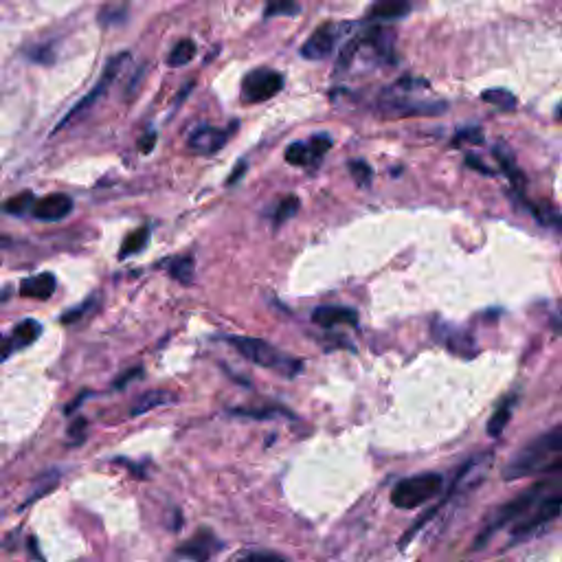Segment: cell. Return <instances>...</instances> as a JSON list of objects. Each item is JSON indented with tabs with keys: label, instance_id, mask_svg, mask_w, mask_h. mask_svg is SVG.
Segmentation results:
<instances>
[{
	"label": "cell",
	"instance_id": "obj_14",
	"mask_svg": "<svg viewBox=\"0 0 562 562\" xmlns=\"http://www.w3.org/2000/svg\"><path fill=\"white\" fill-rule=\"evenodd\" d=\"M55 286H58V281H55V277L51 273H40L36 277H29L25 279L20 284V295L22 297H27V299H49L53 292H55Z\"/></svg>",
	"mask_w": 562,
	"mask_h": 562
},
{
	"label": "cell",
	"instance_id": "obj_29",
	"mask_svg": "<svg viewBox=\"0 0 562 562\" xmlns=\"http://www.w3.org/2000/svg\"><path fill=\"white\" fill-rule=\"evenodd\" d=\"M233 562H286L284 558H279L275 554H262V552H244L238 558H233Z\"/></svg>",
	"mask_w": 562,
	"mask_h": 562
},
{
	"label": "cell",
	"instance_id": "obj_1",
	"mask_svg": "<svg viewBox=\"0 0 562 562\" xmlns=\"http://www.w3.org/2000/svg\"><path fill=\"white\" fill-rule=\"evenodd\" d=\"M562 468V426L538 435L536 440L525 444L512 462L505 466L503 479L516 481L527 475H558Z\"/></svg>",
	"mask_w": 562,
	"mask_h": 562
},
{
	"label": "cell",
	"instance_id": "obj_9",
	"mask_svg": "<svg viewBox=\"0 0 562 562\" xmlns=\"http://www.w3.org/2000/svg\"><path fill=\"white\" fill-rule=\"evenodd\" d=\"M336 38H339V29H336L334 25H325L319 31H314L312 36L306 40V44H303V49H301V55L306 60L330 58L334 51Z\"/></svg>",
	"mask_w": 562,
	"mask_h": 562
},
{
	"label": "cell",
	"instance_id": "obj_28",
	"mask_svg": "<svg viewBox=\"0 0 562 562\" xmlns=\"http://www.w3.org/2000/svg\"><path fill=\"white\" fill-rule=\"evenodd\" d=\"M306 145H308V150L312 154V159L319 161L321 156L328 154V150L332 148V139L328 137V134H317V137H312Z\"/></svg>",
	"mask_w": 562,
	"mask_h": 562
},
{
	"label": "cell",
	"instance_id": "obj_35",
	"mask_svg": "<svg viewBox=\"0 0 562 562\" xmlns=\"http://www.w3.org/2000/svg\"><path fill=\"white\" fill-rule=\"evenodd\" d=\"M466 163H468V165H472V167H475V170L483 172V174H492V172H488V170H486V167H483V163H481L479 159H472V156H468V161H466Z\"/></svg>",
	"mask_w": 562,
	"mask_h": 562
},
{
	"label": "cell",
	"instance_id": "obj_23",
	"mask_svg": "<svg viewBox=\"0 0 562 562\" xmlns=\"http://www.w3.org/2000/svg\"><path fill=\"white\" fill-rule=\"evenodd\" d=\"M33 207V194L31 191H22V194L14 196V198H9L5 202V207L3 211L5 213H11V216H25V213Z\"/></svg>",
	"mask_w": 562,
	"mask_h": 562
},
{
	"label": "cell",
	"instance_id": "obj_6",
	"mask_svg": "<svg viewBox=\"0 0 562 562\" xmlns=\"http://www.w3.org/2000/svg\"><path fill=\"white\" fill-rule=\"evenodd\" d=\"M284 88V77L273 69H255L246 73L242 82V101L244 104H262L273 99Z\"/></svg>",
	"mask_w": 562,
	"mask_h": 562
},
{
	"label": "cell",
	"instance_id": "obj_10",
	"mask_svg": "<svg viewBox=\"0 0 562 562\" xmlns=\"http://www.w3.org/2000/svg\"><path fill=\"white\" fill-rule=\"evenodd\" d=\"M73 211V200L66 196V194H51V196H44L42 200L33 202L31 213L33 218L44 220V222H55V220H62L69 216Z\"/></svg>",
	"mask_w": 562,
	"mask_h": 562
},
{
	"label": "cell",
	"instance_id": "obj_31",
	"mask_svg": "<svg viewBox=\"0 0 562 562\" xmlns=\"http://www.w3.org/2000/svg\"><path fill=\"white\" fill-rule=\"evenodd\" d=\"M91 306H93V301H86V303H84V306H80V308H77V310L66 312V314H64V317H62V321H64V323H73V321H77V319H80V317H82V314H84V312H86L88 308H91Z\"/></svg>",
	"mask_w": 562,
	"mask_h": 562
},
{
	"label": "cell",
	"instance_id": "obj_26",
	"mask_svg": "<svg viewBox=\"0 0 562 562\" xmlns=\"http://www.w3.org/2000/svg\"><path fill=\"white\" fill-rule=\"evenodd\" d=\"M297 211H299V198L297 196L281 198V202L277 205V211H275V224H284L286 220L295 216Z\"/></svg>",
	"mask_w": 562,
	"mask_h": 562
},
{
	"label": "cell",
	"instance_id": "obj_27",
	"mask_svg": "<svg viewBox=\"0 0 562 562\" xmlns=\"http://www.w3.org/2000/svg\"><path fill=\"white\" fill-rule=\"evenodd\" d=\"M350 172H352V178H354L358 187H367L369 183H372V178H374L372 167H369L365 161H352L350 163Z\"/></svg>",
	"mask_w": 562,
	"mask_h": 562
},
{
	"label": "cell",
	"instance_id": "obj_18",
	"mask_svg": "<svg viewBox=\"0 0 562 562\" xmlns=\"http://www.w3.org/2000/svg\"><path fill=\"white\" fill-rule=\"evenodd\" d=\"M514 407H516V396L505 400L501 407L492 413V418L488 422V435L490 437H499L505 431V426H508L512 413H514Z\"/></svg>",
	"mask_w": 562,
	"mask_h": 562
},
{
	"label": "cell",
	"instance_id": "obj_8",
	"mask_svg": "<svg viewBox=\"0 0 562 562\" xmlns=\"http://www.w3.org/2000/svg\"><path fill=\"white\" fill-rule=\"evenodd\" d=\"M222 547L224 545L216 534L209 530H200L194 538H189L187 543L178 547V556L189 558L194 562H209L218 552H222Z\"/></svg>",
	"mask_w": 562,
	"mask_h": 562
},
{
	"label": "cell",
	"instance_id": "obj_36",
	"mask_svg": "<svg viewBox=\"0 0 562 562\" xmlns=\"http://www.w3.org/2000/svg\"><path fill=\"white\" fill-rule=\"evenodd\" d=\"M139 374H141V369H134V372H130L126 378H121V380L117 382V387H123V385H126V382H130L134 376H139Z\"/></svg>",
	"mask_w": 562,
	"mask_h": 562
},
{
	"label": "cell",
	"instance_id": "obj_24",
	"mask_svg": "<svg viewBox=\"0 0 562 562\" xmlns=\"http://www.w3.org/2000/svg\"><path fill=\"white\" fill-rule=\"evenodd\" d=\"M483 101L499 106L501 110H514L516 108V97L510 91H503V88H492V91H486V93H483Z\"/></svg>",
	"mask_w": 562,
	"mask_h": 562
},
{
	"label": "cell",
	"instance_id": "obj_25",
	"mask_svg": "<svg viewBox=\"0 0 562 562\" xmlns=\"http://www.w3.org/2000/svg\"><path fill=\"white\" fill-rule=\"evenodd\" d=\"M286 161H288L290 165L303 167V165H310L314 159H312V154H310L306 143H292L290 148L286 150Z\"/></svg>",
	"mask_w": 562,
	"mask_h": 562
},
{
	"label": "cell",
	"instance_id": "obj_38",
	"mask_svg": "<svg viewBox=\"0 0 562 562\" xmlns=\"http://www.w3.org/2000/svg\"><path fill=\"white\" fill-rule=\"evenodd\" d=\"M5 242H7V240H3V238H0V244H5Z\"/></svg>",
	"mask_w": 562,
	"mask_h": 562
},
{
	"label": "cell",
	"instance_id": "obj_7",
	"mask_svg": "<svg viewBox=\"0 0 562 562\" xmlns=\"http://www.w3.org/2000/svg\"><path fill=\"white\" fill-rule=\"evenodd\" d=\"M126 60H128V53H119V55H117V58H112V60L108 62V66H106V69H104V73H101L99 82L95 84V88H93V91H91V93H88V95H86V97H84V99L80 101V104H77V106H75V108H73V110L69 112V115H66V117H64V119H62V121L58 123V128H55V130H62L64 126H69V123H71L73 119H77V117H80V115H82V112L91 110V108H93V106L97 104V101H99L101 97H104V95L108 93V88L112 86V82H115V77L119 75L121 66H123V62H126Z\"/></svg>",
	"mask_w": 562,
	"mask_h": 562
},
{
	"label": "cell",
	"instance_id": "obj_4",
	"mask_svg": "<svg viewBox=\"0 0 562 562\" xmlns=\"http://www.w3.org/2000/svg\"><path fill=\"white\" fill-rule=\"evenodd\" d=\"M552 486V483L549 481H545V483H536V486H532L530 490L527 492H523L521 497H516V499H512L510 503H505V505H501L499 508V512L494 514V519L483 527L481 530V534L477 536V541H475V549H481V547H486V543L490 541V538L497 534L499 530H503V527H508L512 521H519V519H523V516L530 512L534 505L543 499V490L545 488H549ZM547 497V494H545Z\"/></svg>",
	"mask_w": 562,
	"mask_h": 562
},
{
	"label": "cell",
	"instance_id": "obj_16",
	"mask_svg": "<svg viewBox=\"0 0 562 562\" xmlns=\"http://www.w3.org/2000/svg\"><path fill=\"white\" fill-rule=\"evenodd\" d=\"M42 334V325L33 319L20 321L14 334H11V343H14V350H22V347H29L31 343H36Z\"/></svg>",
	"mask_w": 562,
	"mask_h": 562
},
{
	"label": "cell",
	"instance_id": "obj_19",
	"mask_svg": "<svg viewBox=\"0 0 562 562\" xmlns=\"http://www.w3.org/2000/svg\"><path fill=\"white\" fill-rule=\"evenodd\" d=\"M148 240H150V229L148 227H141L137 231H132L128 238H126V242H123L121 251H119V257L123 260V257H130V255L141 253L145 246H148Z\"/></svg>",
	"mask_w": 562,
	"mask_h": 562
},
{
	"label": "cell",
	"instance_id": "obj_2",
	"mask_svg": "<svg viewBox=\"0 0 562 562\" xmlns=\"http://www.w3.org/2000/svg\"><path fill=\"white\" fill-rule=\"evenodd\" d=\"M229 345H233L235 352L246 358V361H251L253 365L273 369V372L284 374L288 378L297 376L303 367L299 358L284 354L281 350H277L275 345L266 343L262 339H251V336H231Z\"/></svg>",
	"mask_w": 562,
	"mask_h": 562
},
{
	"label": "cell",
	"instance_id": "obj_12",
	"mask_svg": "<svg viewBox=\"0 0 562 562\" xmlns=\"http://www.w3.org/2000/svg\"><path fill=\"white\" fill-rule=\"evenodd\" d=\"M435 336H437V341H442L453 354L466 356V358L477 354V347H475V341H472V336L462 332V330H457V328H451V325L437 323L435 325Z\"/></svg>",
	"mask_w": 562,
	"mask_h": 562
},
{
	"label": "cell",
	"instance_id": "obj_15",
	"mask_svg": "<svg viewBox=\"0 0 562 562\" xmlns=\"http://www.w3.org/2000/svg\"><path fill=\"white\" fill-rule=\"evenodd\" d=\"M411 11L409 0H376L369 9V16L376 20H398Z\"/></svg>",
	"mask_w": 562,
	"mask_h": 562
},
{
	"label": "cell",
	"instance_id": "obj_5",
	"mask_svg": "<svg viewBox=\"0 0 562 562\" xmlns=\"http://www.w3.org/2000/svg\"><path fill=\"white\" fill-rule=\"evenodd\" d=\"M560 510H562V497H560V490H556L549 494V497L538 501L534 508L512 527V543H521L527 541V538L536 536L543 527L558 519Z\"/></svg>",
	"mask_w": 562,
	"mask_h": 562
},
{
	"label": "cell",
	"instance_id": "obj_34",
	"mask_svg": "<svg viewBox=\"0 0 562 562\" xmlns=\"http://www.w3.org/2000/svg\"><path fill=\"white\" fill-rule=\"evenodd\" d=\"M84 426H86V422L84 420H77L73 426H71V437H77V433H80V437H82V433H84Z\"/></svg>",
	"mask_w": 562,
	"mask_h": 562
},
{
	"label": "cell",
	"instance_id": "obj_21",
	"mask_svg": "<svg viewBox=\"0 0 562 562\" xmlns=\"http://www.w3.org/2000/svg\"><path fill=\"white\" fill-rule=\"evenodd\" d=\"M194 268H196L194 257H176V260L170 264V275L176 281H181V284H191V279H194Z\"/></svg>",
	"mask_w": 562,
	"mask_h": 562
},
{
	"label": "cell",
	"instance_id": "obj_20",
	"mask_svg": "<svg viewBox=\"0 0 562 562\" xmlns=\"http://www.w3.org/2000/svg\"><path fill=\"white\" fill-rule=\"evenodd\" d=\"M194 55H196V44L191 40H181L172 49V53L167 55V64H170V66H185V64L194 60Z\"/></svg>",
	"mask_w": 562,
	"mask_h": 562
},
{
	"label": "cell",
	"instance_id": "obj_37",
	"mask_svg": "<svg viewBox=\"0 0 562 562\" xmlns=\"http://www.w3.org/2000/svg\"><path fill=\"white\" fill-rule=\"evenodd\" d=\"M242 172H244V163H240V165H238V170H235V174L229 178V185H233L235 181H238V178L242 176Z\"/></svg>",
	"mask_w": 562,
	"mask_h": 562
},
{
	"label": "cell",
	"instance_id": "obj_22",
	"mask_svg": "<svg viewBox=\"0 0 562 562\" xmlns=\"http://www.w3.org/2000/svg\"><path fill=\"white\" fill-rule=\"evenodd\" d=\"M301 11V5L297 0H268L266 5V18H273V16H297Z\"/></svg>",
	"mask_w": 562,
	"mask_h": 562
},
{
	"label": "cell",
	"instance_id": "obj_11",
	"mask_svg": "<svg viewBox=\"0 0 562 562\" xmlns=\"http://www.w3.org/2000/svg\"><path fill=\"white\" fill-rule=\"evenodd\" d=\"M227 139H229L227 130L200 126L189 134V148L194 150L196 154L211 156V154H218L222 150V145L227 143Z\"/></svg>",
	"mask_w": 562,
	"mask_h": 562
},
{
	"label": "cell",
	"instance_id": "obj_30",
	"mask_svg": "<svg viewBox=\"0 0 562 562\" xmlns=\"http://www.w3.org/2000/svg\"><path fill=\"white\" fill-rule=\"evenodd\" d=\"M14 343H11V336L0 334V363L7 361V358L14 354Z\"/></svg>",
	"mask_w": 562,
	"mask_h": 562
},
{
	"label": "cell",
	"instance_id": "obj_17",
	"mask_svg": "<svg viewBox=\"0 0 562 562\" xmlns=\"http://www.w3.org/2000/svg\"><path fill=\"white\" fill-rule=\"evenodd\" d=\"M174 400H176V396H174V393H170V391H163V389L148 391V393H145V396H141L137 400V404H134L132 415H141V413H148V411H152L156 407H165V404H172Z\"/></svg>",
	"mask_w": 562,
	"mask_h": 562
},
{
	"label": "cell",
	"instance_id": "obj_13",
	"mask_svg": "<svg viewBox=\"0 0 562 562\" xmlns=\"http://www.w3.org/2000/svg\"><path fill=\"white\" fill-rule=\"evenodd\" d=\"M312 321L321 328H336V325H356L358 312L345 306H321L312 312Z\"/></svg>",
	"mask_w": 562,
	"mask_h": 562
},
{
	"label": "cell",
	"instance_id": "obj_33",
	"mask_svg": "<svg viewBox=\"0 0 562 562\" xmlns=\"http://www.w3.org/2000/svg\"><path fill=\"white\" fill-rule=\"evenodd\" d=\"M154 143H156V132L154 130H150L148 134H145V139H141V143H139V148H141V152H152V148H154Z\"/></svg>",
	"mask_w": 562,
	"mask_h": 562
},
{
	"label": "cell",
	"instance_id": "obj_32",
	"mask_svg": "<svg viewBox=\"0 0 562 562\" xmlns=\"http://www.w3.org/2000/svg\"><path fill=\"white\" fill-rule=\"evenodd\" d=\"M464 139L472 141V143H481V130H466V132H459L455 137V143H462Z\"/></svg>",
	"mask_w": 562,
	"mask_h": 562
},
{
	"label": "cell",
	"instance_id": "obj_3",
	"mask_svg": "<svg viewBox=\"0 0 562 562\" xmlns=\"http://www.w3.org/2000/svg\"><path fill=\"white\" fill-rule=\"evenodd\" d=\"M442 486V475H437V472H422V475L402 479L398 486L391 490V503L400 510L422 508L424 503L440 497Z\"/></svg>",
	"mask_w": 562,
	"mask_h": 562
}]
</instances>
